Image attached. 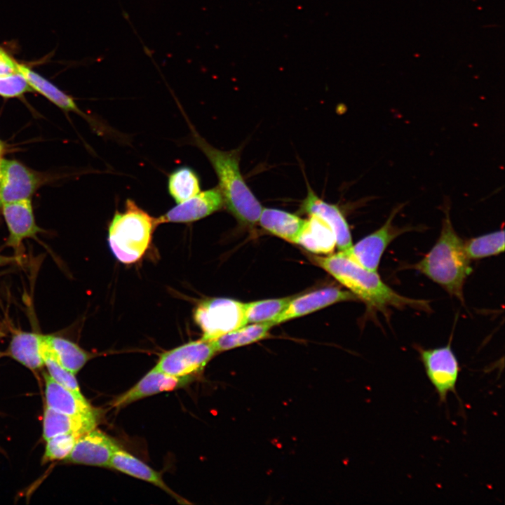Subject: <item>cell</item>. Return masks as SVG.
I'll return each mask as SVG.
<instances>
[{"label":"cell","instance_id":"obj_1","mask_svg":"<svg viewBox=\"0 0 505 505\" xmlns=\"http://www.w3.org/2000/svg\"><path fill=\"white\" fill-rule=\"evenodd\" d=\"M191 131V143L207 157L218 179V187L229 212L242 225L254 227L262 206L242 177L239 168L241 150L223 151L208 142L184 115Z\"/></svg>","mask_w":505,"mask_h":505},{"label":"cell","instance_id":"obj_2","mask_svg":"<svg viewBox=\"0 0 505 505\" xmlns=\"http://www.w3.org/2000/svg\"><path fill=\"white\" fill-rule=\"evenodd\" d=\"M310 258L371 309L386 311L389 307L429 308L426 301L398 294L383 282L377 271L361 267L341 252L327 256L311 255Z\"/></svg>","mask_w":505,"mask_h":505},{"label":"cell","instance_id":"obj_3","mask_svg":"<svg viewBox=\"0 0 505 505\" xmlns=\"http://www.w3.org/2000/svg\"><path fill=\"white\" fill-rule=\"evenodd\" d=\"M446 208L437 241L415 264V269L463 302V287L472 271L471 260L466 252L464 241L452 227L449 208Z\"/></svg>","mask_w":505,"mask_h":505},{"label":"cell","instance_id":"obj_4","mask_svg":"<svg viewBox=\"0 0 505 505\" xmlns=\"http://www.w3.org/2000/svg\"><path fill=\"white\" fill-rule=\"evenodd\" d=\"M158 225L157 217L127 198L124 210L115 212L108 227V242L115 257L126 264L140 260L149 247Z\"/></svg>","mask_w":505,"mask_h":505},{"label":"cell","instance_id":"obj_5","mask_svg":"<svg viewBox=\"0 0 505 505\" xmlns=\"http://www.w3.org/2000/svg\"><path fill=\"white\" fill-rule=\"evenodd\" d=\"M193 317L202 332L201 339L208 341L247 324L245 303L225 297L201 301L195 308Z\"/></svg>","mask_w":505,"mask_h":505},{"label":"cell","instance_id":"obj_6","mask_svg":"<svg viewBox=\"0 0 505 505\" xmlns=\"http://www.w3.org/2000/svg\"><path fill=\"white\" fill-rule=\"evenodd\" d=\"M417 348L426 375L438 396L439 403L445 404L450 393L457 397L456 386L460 366L450 341L445 346L433 349Z\"/></svg>","mask_w":505,"mask_h":505},{"label":"cell","instance_id":"obj_7","mask_svg":"<svg viewBox=\"0 0 505 505\" xmlns=\"http://www.w3.org/2000/svg\"><path fill=\"white\" fill-rule=\"evenodd\" d=\"M216 353L210 341L201 338L163 353L154 368L171 376H191L201 372Z\"/></svg>","mask_w":505,"mask_h":505},{"label":"cell","instance_id":"obj_8","mask_svg":"<svg viewBox=\"0 0 505 505\" xmlns=\"http://www.w3.org/2000/svg\"><path fill=\"white\" fill-rule=\"evenodd\" d=\"M402 206L394 208L381 227L352 245L346 251L341 252L361 267L377 271L388 245L399 235L410 229V227L400 228L393 224Z\"/></svg>","mask_w":505,"mask_h":505},{"label":"cell","instance_id":"obj_9","mask_svg":"<svg viewBox=\"0 0 505 505\" xmlns=\"http://www.w3.org/2000/svg\"><path fill=\"white\" fill-rule=\"evenodd\" d=\"M35 171L18 161L0 159V208L6 203L31 199L42 184Z\"/></svg>","mask_w":505,"mask_h":505},{"label":"cell","instance_id":"obj_10","mask_svg":"<svg viewBox=\"0 0 505 505\" xmlns=\"http://www.w3.org/2000/svg\"><path fill=\"white\" fill-rule=\"evenodd\" d=\"M0 209L8 230L6 245L19 255L23 241L35 238L42 231L36 222L32 201L25 199L6 203Z\"/></svg>","mask_w":505,"mask_h":505},{"label":"cell","instance_id":"obj_11","mask_svg":"<svg viewBox=\"0 0 505 505\" xmlns=\"http://www.w3.org/2000/svg\"><path fill=\"white\" fill-rule=\"evenodd\" d=\"M224 199L219 187L200 191L191 198L177 203L164 215L157 217L159 224L188 223L203 219L220 210Z\"/></svg>","mask_w":505,"mask_h":505},{"label":"cell","instance_id":"obj_12","mask_svg":"<svg viewBox=\"0 0 505 505\" xmlns=\"http://www.w3.org/2000/svg\"><path fill=\"white\" fill-rule=\"evenodd\" d=\"M356 298L351 292L335 287L321 288L300 296H294L285 309L270 322L273 325H276L335 303L354 300Z\"/></svg>","mask_w":505,"mask_h":505},{"label":"cell","instance_id":"obj_13","mask_svg":"<svg viewBox=\"0 0 505 505\" xmlns=\"http://www.w3.org/2000/svg\"><path fill=\"white\" fill-rule=\"evenodd\" d=\"M119 448L112 438L94 429L79 437L65 460L74 464L109 466L113 454Z\"/></svg>","mask_w":505,"mask_h":505},{"label":"cell","instance_id":"obj_14","mask_svg":"<svg viewBox=\"0 0 505 505\" xmlns=\"http://www.w3.org/2000/svg\"><path fill=\"white\" fill-rule=\"evenodd\" d=\"M301 210L309 215L321 217L331 227L336 237V247L339 252H345L351 247L353 244L349 224L340 209L336 205L320 198L309 187L307 195L302 203Z\"/></svg>","mask_w":505,"mask_h":505},{"label":"cell","instance_id":"obj_15","mask_svg":"<svg viewBox=\"0 0 505 505\" xmlns=\"http://www.w3.org/2000/svg\"><path fill=\"white\" fill-rule=\"evenodd\" d=\"M190 379V376H171L154 368L135 386L117 397L112 405L121 408L144 397L182 386Z\"/></svg>","mask_w":505,"mask_h":505},{"label":"cell","instance_id":"obj_16","mask_svg":"<svg viewBox=\"0 0 505 505\" xmlns=\"http://www.w3.org/2000/svg\"><path fill=\"white\" fill-rule=\"evenodd\" d=\"M45 381L46 407L58 412L69 415H91L98 413L83 396L54 380L47 372H43Z\"/></svg>","mask_w":505,"mask_h":505},{"label":"cell","instance_id":"obj_17","mask_svg":"<svg viewBox=\"0 0 505 505\" xmlns=\"http://www.w3.org/2000/svg\"><path fill=\"white\" fill-rule=\"evenodd\" d=\"M100 413L91 415H69L46 407L43 422V437L48 440L53 436L65 433L82 435L97 425Z\"/></svg>","mask_w":505,"mask_h":505},{"label":"cell","instance_id":"obj_18","mask_svg":"<svg viewBox=\"0 0 505 505\" xmlns=\"http://www.w3.org/2000/svg\"><path fill=\"white\" fill-rule=\"evenodd\" d=\"M316 254L329 255L336 247V237L331 227L321 217L311 215L295 243Z\"/></svg>","mask_w":505,"mask_h":505},{"label":"cell","instance_id":"obj_19","mask_svg":"<svg viewBox=\"0 0 505 505\" xmlns=\"http://www.w3.org/2000/svg\"><path fill=\"white\" fill-rule=\"evenodd\" d=\"M41 337L37 332L13 330L6 354L32 370L40 369L44 365Z\"/></svg>","mask_w":505,"mask_h":505},{"label":"cell","instance_id":"obj_20","mask_svg":"<svg viewBox=\"0 0 505 505\" xmlns=\"http://www.w3.org/2000/svg\"><path fill=\"white\" fill-rule=\"evenodd\" d=\"M258 222L271 234L295 243L305 220L282 210L262 208Z\"/></svg>","mask_w":505,"mask_h":505},{"label":"cell","instance_id":"obj_21","mask_svg":"<svg viewBox=\"0 0 505 505\" xmlns=\"http://www.w3.org/2000/svg\"><path fill=\"white\" fill-rule=\"evenodd\" d=\"M109 466L121 472L140 478L159 487L175 497L179 502L184 501L175 494L164 483L159 473L125 450L119 448L113 454Z\"/></svg>","mask_w":505,"mask_h":505},{"label":"cell","instance_id":"obj_22","mask_svg":"<svg viewBox=\"0 0 505 505\" xmlns=\"http://www.w3.org/2000/svg\"><path fill=\"white\" fill-rule=\"evenodd\" d=\"M43 339L61 365L74 375L91 358L90 353L63 337L43 335Z\"/></svg>","mask_w":505,"mask_h":505},{"label":"cell","instance_id":"obj_23","mask_svg":"<svg viewBox=\"0 0 505 505\" xmlns=\"http://www.w3.org/2000/svg\"><path fill=\"white\" fill-rule=\"evenodd\" d=\"M273 326L270 321L246 324L210 342L216 352H221L263 339Z\"/></svg>","mask_w":505,"mask_h":505},{"label":"cell","instance_id":"obj_24","mask_svg":"<svg viewBox=\"0 0 505 505\" xmlns=\"http://www.w3.org/2000/svg\"><path fill=\"white\" fill-rule=\"evenodd\" d=\"M18 72L24 76L32 90L43 95L56 106L65 111L82 114L72 97L65 94L45 78L27 66L19 63Z\"/></svg>","mask_w":505,"mask_h":505},{"label":"cell","instance_id":"obj_25","mask_svg":"<svg viewBox=\"0 0 505 505\" xmlns=\"http://www.w3.org/2000/svg\"><path fill=\"white\" fill-rule=\"evenodd\" d=\"M168 191L177 203L191 198L201 191L198 174L187 166L176 168L168 175Z\"/></svg>","mask_w":505,"mask_h":505},{"label":"cell","instance_id":"obj_26","mask_svg":"<svg viewBox=\"0 0 505 505\" xmlns=\"http://www.w3.org/2000/svg\"><path fill=\"white\" fill-rule=\"evenodd\" d=\"M504 242V231L501 229L464 241V247L469 259L476 260L503 252Z\"/></svg>","mask_w":505,"mask_h":505},{"label":"cell","instance_id":"obj_27","mask_svg":"<svg viewBox=\"0 0 505 505\" xmlns=\"http://www.w3.org/2000/svg\"><path fill=\"white\" fill-rule=\"evenodd\" d=\"M294 296L245 303L246 323L271 321L288 306Z\"/></svg>","mask_w":505,"mask_h":505},{"label":"cell","instance_id":"obj_28","mask_svg":"<svg viewBox=\"0 0 505 505\" xmlns=\"http://www.w3.org/2000/svg\"><path fill=\"white\" fill-rule=\"evenodd\" d=\"M41 354L43 363L47 368L48 375L57 382L72 391L79 396H83L80 391L74 374L63 368L55 357L50 348L43 339L42 335L41 342Z\"/></svg>","mask_w":505,"mask_h":505},{"label":"cell","instance_id":"obj_29","mask_svg":"<svg viewBox=\"0 0 505 505\" xmlns=\"http://www.w3.org/2000/svg\"><path fill=\"white\" fill-rule=\"evenodd\" d=\"M80 436L81 435L76 433H65L46 440L43 460L47 462L65 459Z\"/></svg>","mask_w":505,"mask_h":505},{"label":"cell","instance_id":"obj_30","mask_svg":"<svg viewBox=\"0 0 505 505\" xmlns=\"http://www.w3.org/2000/svg\"><path fill=\"white\" fill-rule=\"evenodd\" d=\"M32 90V88L20 72L0 74V96L15 97Z\"/></svg>","mask_w":505,"mask_h":505},{"label":"cell","instance_id":"obj_31","mask_svg":"<svg viewBox=\"0 0 505 505\" xmlns=\"http://www.w3.org/2000/svg\"><path fill=\"white\" fill-rule=\"evenodd\" d=\"M18 72V63L0 48V74Z\"/></svg>","mask_w":505,"mask_h":505},{"label":"cell","instance_id":"obj_32","mask_svg":"<svg viewBox=\"0 0 505 505\" xmlns=\"http://www.w3.org/2000/svg\"><path fill=\"white\" fill-rule=\"evenodd\" d=\"M3 152H4V145L2 144L1 142L0 141V159L3 157Z\"/></svg>","mask_w":505,"mask_h":505},{"label":"cell","instance_id":"obj_33","mask_svg":"<svg viewBox=\"0 0 505 505\" xmlns=\"http://www.w3.org/2000/svg\"><path fill=\"white\" fill-rule=\"evenodd\" d=\"M4 335V330L0 328V339L1 337H3ZM0 355H1V352H0Z\"/></svg>","mask_w":505,"mask_h":505}]
</instances>
